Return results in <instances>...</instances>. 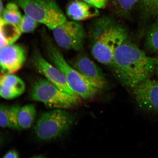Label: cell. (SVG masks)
<instances>
[{
    "label": "cell",
    "instance_id": "1",
    "mask_svg": "<svg viewBox=\"0 0 158 158\" xmlns=\"http://www.w3.org/2000/svg\"><path fill=\"white\" fill-rule=\"evenodd\" d=\"M155 58L127 39L116 49L110 66L116 78L131 89L155 74Z\"/></svg>",
    "mask_w": 158,
    "mask_h": 158
},
{
    "label": "cell",
    "instance_id": "2",
    "mask_svg": "<svg viewBox=\"0 0 158 158\" xmlns=\"http://www.w3.org/2000/svg\"><path fill=\"white\" fill-rule=\"evenodd\" d=\"M89 35L93 56L101 64L110 66L114 52L127 39L128 33L123 25L105 17L94 21Z\"/></svg>",
    "mask_w": 158,
    "mask_h": 158
},
{
    "label": "cell",
    "instance_id": "3",
    "mask_svg": "<svg viewBox=\"0 0 158 158\" xmlns=\"http://www.w3.org/2000/svg\"><path fill=\"white\" fill-rule=\"evenodd\" d=\"M46 47L49 59L64 74L69 86L77 95L84 100L89 99L95 95L99 89L69 64L51 41L46 40Z\"/></svg>",
    "mask_w": 158,
    "mask_h": 158
},
{
    "label": "cell",
    "instance_id": "4",
    "mask_svg": "<svg viewBox=\"0 0 158 158\" xmlns=\"http://www.w3.org/2000/svg\"><path fill=\"white\" fill-rule=\"evenodd\" d=\"M18 5L38 23L53 30L66 20V16L55 0H17Z\"/></svg>",
    "mask_w": 158,
    "mask_h": 158
},
{
    "label": "cell",
    "instance_id": "5",
    "mask_svg": "<svg viewBox=\"0 0 158 158\" xmlns=\"http://www.w3.org/2000/svg\"><path fill=\"white\" fill-rule=\"evenodd\" d=\"M33 100L44 103L54 109L70 108L80 102L81 98L59 89L47 79L40 78L33 84L31 91Z\"/></svg>",
    "mask_w": 158,
    "mask_h": 158
},
{
    "label": "cell",
    "instance_id": "6",
    "mask_svg": "<svg viewBox=\"0 0 158 158\" xmlns=\"http://www.w3.org/2000/svg\"><path fill=\"white\" fill-rule=\"evenodd\" d=\"M73 122L69 112L62 109L45 112L37 120L34 127L35 135L43 141H51L62 135Z\"/></svg>",
    "mask_w": 158,
    "mask_h": 158
},
{
    "label": "cell",
    "instance_id": "7",
    "mask_svg": "<svg viewBox=\"0 0 158 158\" xmlns=\"http://www.w3.org/2000/svg\"><path fill=\"white\" fill-rule=\"evenodd\" d=\"M52 31L55 42L61 48L82 52L86 33L78 21L67 19Z\"/></svg>",
    "mask_w": 158,
    "mask_h": 158
},
{
    "label": "cell",
    "instance_id": "8",
    "mask_svg": "<svg viewBox=\"0 0 158 158\" xmlns=\"http://www.w3.org/2000/svg\"><path fill=\"white\" fill-rule=\"evenodd\" d=\"M131 90L136 104L142 111L158 116V80L148 79Z\"/></svg>",
    "mask_w": 158,
    "mask_h": 158
},
{
    "label": "cell",
    "instance_id": "9",
    "mask_svg": "<svg viewBox=\"0 0 158 158\" xmlns=\"http://www.w3.org/2000/svg\"><path fill=\"white\" fill-rule=\"evenodd\" d=\"M70 64L100 90L106 87L107 81L101 69L86 55L78 54Z\"/></svg>",
    "mask_w": 158,
    "mask_h": 158
},
{
    "label": "cell",
    "instance_id": "10",
    "mask_svg": "<svg viewBox=\"0 0 158 158\" xmlns=\"http://www.w3.org/2000/svg\"><path fill=\"white\" fill-rule=\"evenodd\" d=\"M26 52L21 45L11 44L0 49V70L4 74H13L22 67Z\"/></svg>",
    "mask_w": 158,
    "mask_h": 158
},
{
    "label": "cell",
    "instance_id": "11",
    "mask_svg": "<svg viewBox=\"0 0 158 158\" xmlns=\"http://www.w3.org/2000/svg\"><path fill=\"white\" fill-rule=\"evenodd\" d=\"M34 66L47 80L59 89L73 96L79 97L69 86L62 73L56 67L52 66L45 60L39 52L35 53L33 58Z\"/></svg>",
    "mask_w": 158,
    "mask_h": 158
},
{
    "label": "cell",
    "instance_id": "12",
    "mask_svg": "<svg viewBox=\"0 0 158 158\" xmlns=\"http://www.w3.org/2000/svg\"><path fill=\"white\" fill-rule=\"evenodd\" d=\"M24 82L13 74L0 76V96L7 100L13 99L21 95L25 91Z\"/></svg>",
    "mask_w": 158,
    "mask_h": 158
},
{
    "label": "cell",
    "instance_id": "13",
    "mask_svg": "<svg viewBox=\"0 0 158 158\" xmlns=\"http://www.w3.org/2000/svg\"><path fill=\"white\" fill-rule=\"evenodd\" d=\"M98 8L82 0H75L69 3L66 9V14L72 20L80 21L98 16Z\"/></svg>",
    "mask_w": 158,
    "mask_h": 158
},
{
    "label": "cell",
    "instance_id": "14",
    "mask_svg": "<svg viewBox=\"0 0 158 158\" xmlns=\"http://www.w3.org/2000/svg\"><path fill=\"white\" fill-rule=\"evenodd\" d=\"M18 106L0 105V127L19 129L17 121Z\"/></svg>",
    "mask_w": 158,
    "mask_h": 158
},
{
    "label": "cell",
    "instance_id": "15",
    "mask_svg": "<svg viewBox=\"0 0 158 158\" xmlns=\"http://www.w3.org/2000/svg\"><path fill=\"white\" fill-rule=\"evenodd\" d=\"M36 114L34 104L27 105L20 107L17 114V121L19 129H27L31 127Z\"/></svg>",
    "mask_w": 158,
    "mask_h": 158
},
{
    "label": "cell",
    "instance_id": "16",
    "mask_svg": "<svg viewBox=\"0 0 158 158\" xmlns=\"http://www.w3.org/2000/svg\"><path fill=\"white\" fill-rule=\"evenodd\" d=\"M0 28L7 41L8 45L13 44L21 35L19 27L15 25L0 19Z\"/></svg>",
    "mask_w": 158,
    "mask_h": 158
},
{
    "label": "cell",
    "instance_id": "17",
    "mask_svg": "<svg viewBox=\"0 0 158 158\" xmlns=\"http://www.w3.org/2000/svg\"><path fill=\"white\" fill-rule=\"evenodd\" d=\"M2 15L5 21L19 27L23 16L16 4L13 3L7 4Z\"/></svg>",
    "mask_w": 158,
    "mask_h": 158
},
{
    "label": "cell",
    "instance_id": "18",
    "mask_svg": "<svg viewBox=\"0 0 158 158\" xmlns=\"http://www.w3.org/2000/svg\"><path fill=\"white\" fill-rule=\"evenodd\" d=\"M145 45L150 52L158 53V15L148 31Z\"/></svg>",
    "mask_w": 158,
    "mask_h": 158
},
{
    "label": "cell",
    "instance_id": "19",
    "mask_svg": "<svg viewBox=\"0 0 158 158\" xmlns=\"http://www.w3.org/2000/svg\"><path fill=\"white\" fill-rule=\"evenodd\" d=\"M110 1V0H109ZM112 7L114 12L120 16L129 14L140 0H110Z\"/></svg>",
    "mask_w": 158,
    "mask_h": 158
},
{
    "label": "cell",
    "instance_id": "20",
    "mask_svg": "<svg viewBox=\"0 0 158 158\" xmlns=\"http://www.w3.org/2000/svg\"><path fill=\"white\" fill-rule=\"evenodd\" d=\"M38 23L34 19L25 15L22 17L19 28L21 33L32 32L36 28Z\"/></svg>",
    "mask_w": 158,
    "mask_h": 158
},
{
    "label": "cell",
    "instance_id": "21",
    "mask_svg": "<svg viewBox=\"0 0 158 158\" xmlns=\"http://www.w3.org/2000/svg\"><path fill=\"white\" fill-rule=\"evenodd\" d=\"M94 6L98 9L104 8L108 3L109 0H82Z\"/></svg>",
    "mask_w": 158,
    "mask_h": 158
},
{
    "label": "cell",
    "instance_id": "22",
    "mask_svg": "<svg viewBox=\"0 0 158 158\" xmlns=\"http://www.w3.org/2000/svg\"><path fill=\"white\" fill-rule=\"evenodd\" d=\"M149 13L158 15V0H152Z\"/></svg>",
    "mask_w": 158,
    "mask_h": 158
},
{
    "label": "cell",
    "instance_id": "23",
    "mask_svg": "<svg viewBox=\"0 0 158 158\" xmlns=\"http://www.w3.org/2000/svg\"><path fill=\"white\" fill-rule=\"evenodd\" d=\"M19 154L15 150H10L9 151L6 153L3 158H17L19 157Z\"/></svg>",
    "mask_w": 158,
    "mask_h": 158
},
{
    "label": "cell",
    "instance_id": "24",
    "mask_svg": "<svg viewBox=\"0 0 158 158\" xmlns=\"http://www.w3.org/2000/svg\"><path fill=\"white\" fill-rule=\"evenodd\" d=\"M152 0H140L143 4L144 9L149 13Z\"/></svg>",
    "mask_w": 158,
    "mask_h": 158
},
{
    "label": "cell",
    "instance_id": "25",
    "mask_svg": "<svg viewBox=\"0 0 158 158\" xmlns=\"http://www.w3.org/2000/svg\"><path fill=\"white\" fill-rule=\"evenodd\" d=\"M7 45H8L0 28V49Z\"/></svg>",
    "mask_w": 158,
    "mask_h": 158
},
{
    "label": "cell",
    "instance_id": "26",
    "mask_svg": "<svg viewBox=\"0 0 158 158\" xmlns=\"http://www.w3.org/2000/svg\"><path fill=\"white\" fill-rule=\"evenodd\" d=\"M156 59V66L155 74L156 76L158 78V56L155 58Z\"/></svg>",
    "mask_w": 158,
    "mask_h": 158
},
{
    "label": "cell",
    "instance_id": "27",
    "mask_svg": "<svg viewBox=\"0 0 158 158\" xmlns=\"http://www.w3.org/2000/svg\"><path fill=\"white\" fill-rule=\"evenodd\" d=\"M3 2L2 0H0V19L2 18L1 15H2L3 9Z\"/></svg>",
    "mask_w": 158,
    "mask_h": 158
},
{
    "label": "cell",
    "instance_id": "28",
    "mask_svg": "<svg viewBox=\"0 0 158 158\" xmlns=\"http://www.w3.org/2000/svg\"><path fill=\"white\" fill-rule=\"evenodd\" d=\"M1 138H0V143H1Z\"/></svg>",
    "mask_w": 158,
    "mask_h": 158
},
{
    "label": "cell",
    "instance_id": "29",
    "mask_svg": "<svg viewBox=\"0 0 158 158\" xmlns=\"http://www.w3.org/2000/svg\"><path fill=\"white\" fill-rule=\"evenodd\" d=\"M1 74H0V76H1Z\"/></svg>",
    "mask_w": 158,
    "mask_h": 158
}]
</instances>
